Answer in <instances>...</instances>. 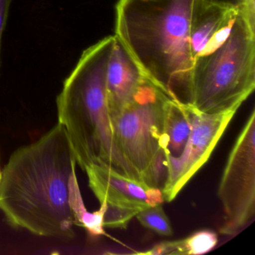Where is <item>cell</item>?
Wrapping results in <instances>:
<instances>
[{"instance_id":"8fae6325","label":"cell","mask_w":255,"mask_h":255,"mask_svg":"<svg viewBox=\"0 0 255 255\" xmlns=\"http://www.w3.org/2000/svg\"><path fill=\"white\" fill-rule=\"evenodd\" d=\"M192 128V112L189 105L170 99L165 111V151L171 156H179L189 139Z\"/></svg>"},{"instance_id":"52a82bcc","label":"cell","mask_w":255,"mask_h":255,"mask_svg":"<svg viewBox=\"0 0 255 255\" xmlns=\"http://www.w3.org/2000/svg\"><path fill=\"white\" fill-rule=\"evenodd\" d=\"M192 128L189 139L179 156L168 154L167 177L162 192L164 200L171 202L188 182L208 161L216 144L239 109L207 114L189 106Z\"/></svg>"},{"instance_id":"30bf717a","label":"cell","mask_w":255,"mask_h":255,"mask_svg":"<svg viewBox=\"0 0 255 255\" xmlns=\"http://www.w3.org/2000/svg\"><path fill=\"white\" fill-rule=\"evenodd\" d=\"M238 11L195 0L190 26L191 51L194 60Z\"/></svg>"},{"instance_id":"7c38bea8","label":"cell","mask_w":255,"mask_h":255,"mask_svg":"<svg viewBox=\"0 0 255 255\" xmlns=\"http://www.w3.org/2000/svg\"><path fill=\"white\" fill-rule=\"evenodd\" d=\"M218 243V236L210 230H201L189 237L175 241H165L155 245L153 248L138 255H198L207 253Z\"/></svg>"},{"instance_id":"8992f818","label":"cell","mask_w":255,"mask_h":255,"mask_svg":"<svg viewBox=\"0 0 255 255\" xmlns=\"http://www.w3.org/2000/svg\"><path fill=\"white\" fill-rule=\"evenodd\" d=\"M218 196L224 222L219 232L233 236L250 223L255 213V111L252 110L228 155Z\"/></svg>"},{"instance_id":"9a60e30c","label":"cell","mask_w":255,"mask_h":255,"mask_svg":"<svg viewBox=\"0 0 255 255\" xmlns=\"http://www.w3.org/2000/svg\"><path fill=\"white\" fill-rule=\"evenodd\" d=\"M207 5H216L234 11H247L248 0H201ZM247 15V14H246Z\"/></svg>"},{"instance_id":"277c9868","label":"cell","mask_w":255,"mask_h":255,"mask_svg":"<svg viewBox=\"0 0 255 255\" xmlns=\"http://www.w3.org/2000/svg\"><path fill=\"white\" fill-rule=\"evenodd\" d=\"M255 88V27L239 11L226 38L194 60L186 105L207 114L224 113L240 108Z\"/></svg>"},{"instance_id":"2e32d148","label":"cell","mask_w":255,"mask_h":255,"mask_svg":"<svg viewBox=\"0 0 255 255\" xmlns=\"http://www.w3.org/2000/svg\"><path fill=\"white\" fill-rule=\"evenodd\" d=\"M12 0H0V69H1V49H2V39L7 20L8 12Z\"/></svg>"},{"instance_id":"5bb4252c","label":"cell","mask_w":255,"mask_h":255,"mask_svg":"<svg viewBox=\"0 0 255 255\" xmlns=\"http://www.w3.org/2000/svg\"><path fill=\"white\" fill-rule=\"evenodd\" d=\"M136 219L141 225L161 236H171L173 230L162 204L150 206L140 210Z\"/></svg>"},{"instance_id":"9c48e42d","label":"cell","mask_w":255,"mask_h":255,"mask_svg":"<svg viewBox=\"0 0 255 255\" xmlns=\"http://www.w3.org/2000/svg\"><path fill=\"white\" fill-rule=\"evenodd\" d=\"M147 80L129 52L115 35L107 76V98L112 119L133 99Z\"/></svg>"},{"instance_id":"5b68a950","label":"cell","mask_w":255,"mask_h":255,"mask_svg":"<svg viewBox=\"0 0 255 255\" xmlns=\"http://www.w3.org/2000/svg\"><path fill=\"white\" fill-rule=\"evenodd\" d=\"M170 99L147 80L133 99L112 119L119 153L132 177L147 185L153 165L165 152L164 128Z\"/></svg>"},{"instance_id":"6da1fadb","label":"cell","mask_w":255,"mask_h":255,"mask_svg":"<svg viewBox=\"0 0 255 255\" xmlns=\"http://www.w3.org/2000/svg\"><path fill=\"white\" fill-rule=\"evenodd\" d=\"M77 164L69 137L59 123L35 142L17 148L0 180V210L7 222L35 235L74 239L70 184Z\"/></svg>"},{"instance_id":"ba28073f","label":"cell","mask_w":255,"mask_h":255,"mask_svg":"<svg viewBox=\"0 0 255 255\" xmlns=\"http://www.w3.org/2000/svg\"><path fill=\"white\" fill-rule=\"evenodd\" d=\"M89 185L100 204L141 210L165 201L162 190L116 172L108 167L92 165L85 170Z\"/></svg>"},{"instance_id":"3957f363","label":"cell","mask_w":255,"mask_h":255,"mask_svg":"<svg viewBox=\"0 0 255 255\" xmlns=\"http://www.w3.org/2000/svg\"><path fill=\"white\" fill-rule=\"evenodd\" d=\"M114 43L115 35L106 37L83 52L56 99L58 123L83 171L98 165L133 178L116 146L109 108L107 70Z\"/></svg>"},{"instance_id":"e0dca14e","label":"cell","mask_w":255,"mask_h":255,"mask_svg":"<svg viewBox=\"0 0 255 255\" xmlns=\"http://www.w3.org/2000/svg\"><path fill=\"white\" fill-rule=\"evenodd\" d=\"M1 177H2V171L0 170V180H1Z\"/></svg>"},{"instance_id":"7a4b0ae2","label":"cell","mask_w":255,"mask_h":255,"mask_svg":"<svg viewBox=\"0 0 255 255\" xmlns=\"http://www.w3.org/2000/svg\"><path fill=\"white\" fill-rule=\"evenodd\" d=\"M195 0H119L116 35L144 75L173 101L188 104L194 59Z\"/></svg>"},{"instance_id":"4fadbf2b","label":"cell","mask_w":255,"mask_h":255,"mask_svg":"<svg viewBox=\"0 0 255 255\" xmlns=\"http://www.w3.org/2000/svg\"><path fill=\"white\" fill-rule=\"evenodd\" d=\"M70 205L77 226L83 227L92 237L107 235L104 227L106 204L101 203L99 210L93 213L88 211L82 197L76 174L71 178L70 184Z\"/></svg>"}]
</instances>
